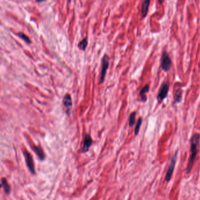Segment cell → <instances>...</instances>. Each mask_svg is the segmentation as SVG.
Returning a JSON list of instances; mask_svg holds the SVG:
<instances>
[{
    "instance_id": "obj_8",
    "label": "cell",
    "mask_w": 200,
    "mask_h": 200,
    "mask_svg": "<svg viewBox=\"0 0 200 200\" xmlns=\"http://www.w3.org/2000/svg\"><path fill=\"white\" fill-rule=\"evenodd\" d=\"M93 143L92 139L90 136V134H87L85 136L84 140V145H83V148H82V153H86L88 151L90 146H91Z\"/></svg>"
},
{
    "instance_id": "obj_1",
    "label": "cell",
    "mask_w": 200,
    "mask_h": 200,
    "mask_svg": "<svg viewBox=\"0 0 200 200\" xmlns=\"http://www.w3.org/2000/svg\"><path fill=\"white\" fill-rule=\"evenodd\" d=\"M200 135L199 133H195L191 138V155L190 157L187 167L186 168L187 174H189L191 170L192 167L196 158L198 150V146L200 141Z\"/></svg>"
},
{
    "instance_id": "obj_7",
    "label": "cell",
    "mask_w": 200,
    "mask_h": 200,
    "mask_svg": "<svg viewBox=\"0 0 200 200\" xmlns=\"http://www.w3.org/2000/svg\"><path fill=\"white\" fill-rule=\"evenodd\" d=\"M62 103L63 106L65 107L67 110V114L68 115H70L73 107V102L70 95L68 94H65L63 99Z\"/></svg>"
},
{
    "instance_id": "obj_3",
    "label": "cell",
    "mask_w": 200,
    "mask_h": 200,
    "mask_svg": "<svg viewBox=\"0 0 200 200\" xmlns=\"http://www.w3.org/2000/svg\"><path fill=\"white\" fill-rule=\"evenodd\" d=\"M177 155H178V150H176L175 153L174 154L172 158L170 164V165L166 173L165 180L167 183H169L170 181L172 175H173V171H174V170L175 168L177 160Z\"/></svg>"
},
{
    "instance_id": "obj_10",
    "label": "cell",
    "mask_w": 200,
    "mask_h": 200,
    "mask_svg": "<svg viewBox=\"0 0 200 200\" xmlns=\"http://www.w3.org/2000/svg\"><path fill=\"white\" fill-rule=\"evenodd\" d=\"M149 91V85L148 84H146L140 91L139 96H141L142 102L143 103H145L147 101V97L146 96V94Z\"/></svg>"
},
{
    "instance_id": "obj_13",
    "label": "cell",
    "mask_w": 200,
    "mask_h": 200,
    "mask_svg": "<svg viewBox=\"0 0 200 200\" xmlns=\"http://www.w3.org/2000/svg\"><path fill=\"white\" fill-rule=\"evenodd\" d=\"M34 151L35 152L36 154L38 155L39 158L43 160L45 159V154L43 152V150L42 149L41 147H35V148H34Z\"/></svg>"
},
{
    "instance_id": "obj_17",
    "label": "cell",
    "mask_w": 200,
    "mask_h": 200,
    "mask_svg": "<svg viewBox=\"0 0 200 200\" xmlns=\"http://www.w3.org/2000/svg\"><path fill=\"white\" fill-rule=\"evenodd\" d=\"M18 35L21 38H22L26 42H27L28 44H30L31 42V41L29 39V38L26 35H25L23 32H19V33L18 34Z\"/></svg>"
},
{
    "instance_id": "obj_6",
    "label": "cell",
    "mask_w": 200,
    "mask_h": 200,
    "mask_svg": "<svg viewBox=\"0 0 200 200\" xmlns=\"http://www.w3.org/2000/svg\"><path fill=\"white\" fill-rule=\"evenodd\" d=\"M24 156L25 157V160L26 162V165L28 167V168L29 169V170L31 171V172L32 174H35V165H34V160L32 158V157L31 155V154L30 153L25 150H24Z\"/></svg>"
},
{
    "instance_id": "obj_15",
    "label": "cell",
    "mask_w": 200,
    "mask_h": 200,
    "mask_svg": "<svg viewBox=\"0 0 200 200\" xmlns=\"http://www.w3.org/2000/svg\"><path fill=\"white\" fill-rule=\"evenodd\" d=\"M142 118H139L138 120V122H137V124L136 125V127L135 128V136H137L139 132V130H140V128H141V126L142 124Z\"/></svg>"
},
{
    "instance_id": "obj_9",
    "label": "cell",
    "mask_w": 200,
    "mask_h": 200,
    "mask_svg": "<svg viewBox=\"0 0 200 200\" xmlns=\"http://www.w3.org/2000/svg\"><path fill=\"white\" fill-rule=\"evenodd\" d=\"M151 1L146 0L143 1L142 5V17L143 18H145L147 16L148 12L149 11V7L150 5Z\"/></svg>"
},
{
    "instance_id": "obj_11",
    "label": "cell",
    "mask_w": 200,
    "mask_h": 200,
    "mask_svg": "<svg viewBox=\"0 0 200 200\" xmlns=\"http://www.w3.org/2000/svg\"><path fill=\"white\" fill-rule=\"evenodd\" d=\"M3 187L4 189V191L6 194H10L11 192V187L8 183L6 178H2L1 179V184H0V188Z\"/></svg>"
},
{
    "instance_id": "obj_2",
    "label": "cell",
    "mask_w": 200,
    "mask_h": 200,
    "mask_svg": "<svg viewBox=\"0 0 200 200\" xmlns=\"http://www.w3.org/2000/svg\"><path fill=\"white\" fill-rule=\"evenodd\" d=\"M109 57L108 55L105 54L101 60V71L100 75V84H103L104 81L106 74V72L109 68Z\"/></svg>"
},
{
    "instance_id": "obj_14",
    "label": "cell",
    "mask_w": 200,
    "mask_h": 200,
    "mask_svg": "<svg viewBox=\"0 0 200 200\" xmlns=\"http://www.w3.org/2000/svg\"><path fill=\"white\" fill-rule=\"evenodd\" d=\"M136 113L135 112H132L130 115V117H129V126L130 127H132V126H133L135 123V118H136Z\"/></svg>"
},
{
    "instance_id": "obj_12",
    "label": "cell",
    "mask_w": 200,
    "mask_h": 200,
    "mask_svg": "<svg viewBox=\"0 0 200 200\" xmlns=\"http://www.w3.org/2000/svg\"><path fill=\"white\" fill-rule=\"evenodd\" d=\"M87 45H88V39L87 37L82 39L78 44V47L80 48V49L82 51H85L87 48Z\"/></svg>"
},
{
    "instance_id": "obj_5",
    "label": "cell",
    "mask_w": 200,
    "mask_h": 200,
    "mask_svg": "<svg viewBox=\"0 0 200 200\" xmlns=\"http://www.w3.org/2000/svg\"><path fill=\"white\" fill-rule=\"evenodd\" d=\"M169 91V84L167 82H164L161 85L157 98L160 101H162L167 96V94Z\"/></svg>"
},
{
    "instance_id": "obj_16",
    "label": "cell",
    "mask_w": 200,
    "mask_h": 200,
    "mask_svg": "<svg viewBox=\"0 0 200 200\" xmlns=\"http://www.w3.org/2000/svg\"><path fill=\"white\" fill-rule=\"evenodd\" d=\"M182 97V91L180 89H178L176 91V98L175 100V103H179L181 100Z\"/></svg>"
},
{
    "instance_id": "obj_4",
    "label": "cell",
    "mask_w": 200,
    "mask_h": 200,
    "mask_svg": "<svg viewBox=\"0 0 200 200\" xmlns=\"http://www.w3.org/2000/svg\"><path fill=\"white\" fill-rule=\"evenodd\" d=\"M161 66L163 71L168 72L172 66V60L167 51H164L162 54L161 59Z\"/></svg>"
}]
</instances>
